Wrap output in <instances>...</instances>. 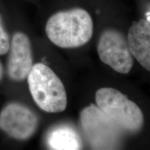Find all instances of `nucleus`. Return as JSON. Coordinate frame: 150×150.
<instances>
[{"label": "nucleus", "instance_id": "obj_5", "mask_svg": "<svg viewBox=\"0 0 150 150\" xmlns=\"http://www.w3.org/2000/svg\"><path fill=\"white\" fill-rule=\"evenodd\" d=\"M97 53L103 63L120 74H128L134 64L127 44L122 33L113 29L106 30L99 38Z\"/></svg>", "mask_w": 150, "mask_h": 150}, {"label": "nucleus", "instance_id": "obj_4", "mask_svg": "<svg viewBox=\"0 0 150 150\" xmlns=\"http://www.w3.org/2000/svg\"><path fill=\"white\" fill-rule=\"evenodd\" d=\"M80 122L86 138L95 149L113 147L122 130L95 104H91L82 110Z\"/></svg>", "mask_w": 150, "mask_h": 150}, {"label": "nucleus", "instance_id": "obj_3", "mask_svg": "<svg viewBox=\"0 0 150 150\" xmlns=\"http://www.w3.org/2000/svg\"><path fill=\"white\" fill-rule=\"evenodd\" d=\"M95 102L122 130L136 133L142 128L144 116L141 109L120 91L112 88H102L96 92Z\"/></svg>", "mask_w": 150, "mask_h": 150}, {"label": "nucleus", "instance_id": "obj_6", "mask_svg": "<svg viewBox=\"0 0 150 150\" xmlns=\"http://www.w3.org/2000/svg\"><path fill=\"white\" fill-rule=\"evenodd\" d=\"M39 119L27 106L11 103L0 112V129L8 136L18 140H27L36 131Z\"/></svg>", "mask_w": 150, "mask_h": 150}, {"label": "nucleus", "instance_id": "obj_11", "mask_svg": "<svg viewBox=\"0 0 150 150\" xmlns=\"http://www.w3.org/2000/svg\"><path fill=\"white\" fill-rule=\"evenodd\" d=\"M3 77V67L1 65V62H0V81L1 80V79Z\"/></svg>", "mask_w": 150, "mask_h": 150}, {"label": "nucleus", "instance_id": "obj_8", "mask_svg": "<svg viewBox=\"0 0 150 150\" xmlns=\"http://www.w3.org/2000/svg\"><path fill=\"white\" fill-rule=\"evenodd\" d=\"M127 44L131 55L146 70H150L149 20L142 18L129 28Z\"/></svg>", "mask_w": 150, "mask_h": 150}, {"label": "nucleus", "instance_id": "obj_1", "mask_svg": "<svg viewBox=\"0 0 150 150\" xmlns=\"http://www.w3.org/2000/svg\"><path fill=\"white\" fill-rule=\"evenodd\" d=\"M45 31L50 40L59 47H80L93 36V19L82 8L60 11L49 19Z\"/></svg>", "mask_w": 150, "mask_h": 150}, {"label": "nucleus", "instance_id": "obj_9", "mask_svg": "<svg viewBox=\"0 0 150 150\" xmlns=\"http://www.w3.org/2000/svg\"><path fill=\"white\" fill-rule=\"evenodd\" d=\"M47 142L52 149L74 150L82 147L78 133L67 125H61L52 129L47 137Z\"/></svg>", "mask_w": 150, "mask_h": 150}, {"label": "nucleus", "instance_id": "obj_10", "mask_svg": "<svg viewBox=\"0 0 150 150\" xmlns=\"http://www.w3.org/2000/svg\"><path fill=\"white\" fill-rule=\"evenodd\" d=\"M10 42L9 35L3 27L0 16V55H4L8 52Z\"/></svg>", "mask_w": 150, "mask_h": 150}, {"label": "nucleus", "instance_id": "obj_7", "mask_svg": "<svg viewBox=\"0 0 150 150\" xmlns=\"http://www.w3.org/2000/svg\"><path fill=\"white\" fill-rule=\"evenodd\" d=\"M7 72L11 79L21 81L27 77L33 66L32 50L29 37L17 32L10 42Z\"/></svg>", "mask_w": 150, "mask_h": 150}, {"label": "nucleus", "instance_id": "obj_2", "mask_svg": "<svg viewBox=\"0 0 150 150\" xmlns=\"http://www.w3.org/2000/svg\"><path fill=\"white\" fill-rule=\"evenodd\" d=\"M27 78L30 93L41 110L50 113L64 111L67 105L66 91L50 67L42 63L33 65Z\"/></svg>", "mask_w": 150, "mask_h": 150}]
</instances>
